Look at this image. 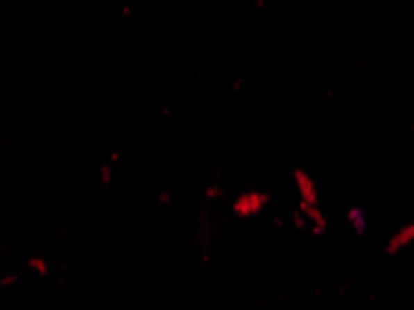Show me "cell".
<instances>
[{
  "label": "cell",
  "mask_w": 414,
  "mask_h": 310,
  "mask_svg": "<svg viewBox=\"0 0 414 310\" xmlns=\"http://www.w3.org/2000/svg\"><path fill=\"white\" fill-rule=\"evenodd\" d=\"M411 238H414V227H411V229H407V231H403L401 234L396 238V242L392 243V247H396V245H401V243L408 242Z\"/></svg>",
  "instance_id": "obj_1"
}]
</instances>
